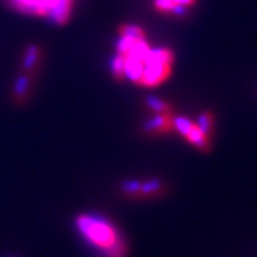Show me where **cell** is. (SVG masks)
<instances>
[{
	"label": "cell",
	"mask_w": 257,
	"mask_h": 257,
	"mask_svg": "<svg viewBox=\"0 0 257 257\" xmlns=\"http://www.w3.org/2000/svg\"><path fill=\"white\" fill-rule=\"evenodd\" d=\"M117 56L123 62V77L153 87L170 76L175 55L166 47L152 49L146 42L143 29L135 25L120 28Z\"/></svg>",
	"instance_id": "6da1fadb"
},
{
	"label": "cell",
	"mask_w": 257,
	"mask_h": 257,
	"mask_svg": "<svg viewBox=\"0 0 257 257\" xmlns=\"http://www.w3.org/2000/svg\"><path fill=\"white\" fill-rule=\"evenodd\" d=\"M74 226L82 237L97 250L99 257H128V244L110 219L100 214L76 216Z\"/></svg>",
	"instance_id": "7a4b0ae2"
},
{
	"label": "cell",
	"mask_w": 257,
	"mask_h": 257,
	"mask_svg": "<svg viewBox=\"0 0 257 257\" xmlns=\"http://www.w3.org/2000/svg\"><path fill=\"white\" fill-rule=\"evenodd\" d=\"M74 0H8L12 9L32 16L46 18L64 25L72 16Z\"/></svg>",
	"instance_id": "3957f363"
},
{
	"label": "cell",
	"mask_w": 257,
	"mask_h": 257,
	"mask_svg": "<svg viewBox=\"0 0 257 257\" xmlns=\"http://www.w3.org/2000/svg\"><path fill=\"white\" fill-rule=\"evenodd\" d=\"M167 189L163 182L159 179H147V180H124L120 184L121 196L130 200H150L165 196Z\"/></svg>",
	"instance_id": "277c9868"
},
{
	"label": "cell",
	"mask_w": 257,
	"mask_h": 257,
	"mask_svg": "<svg viewBox=\"0 0 257 257\" xmlns=\"http://www.w3.org/2000/svg\"><path fill=\"white\" fill-rule=\"evenodd\" d=\"M196 0H155V8L160 12L173 13L182 18L187 15V8L194 5Z\"/></svg>",
	"instance_id": "5b68a950"
},
{
	"label": "cell",
	"mask_w": 257,
	"mask_h": 257,
	"mask_svg": "<svg viewBox=\"0 0 257 257\" xmlns=\"http://www.w3.org/2000/svg\"><path fill=\"white\" fill-rule=\"evenodd\" d=\"M173 127V117H170V113H155V117L146 123V128L149 133L162 135L169 132Z\"/></svg>",
	"instance_id": "8992f818"
},
{
	"label": "cell",
	"mask_w": 257,
	"mask_h": 257,
	"mask_svg": "<svg viewBox=\"0 0 257 257\" xmlns=\"http://www.w3.org/2000/svg\"><path fill=\"white\" fill-rule=\"evenodd\" d=\"M184 138L187 139L193 146L197 147L199 150H207L210 147L209 138L203 133L200 128L197 127L196 123H192V126L189 127V130L184 133Z\"/></svg>",
	"instance_id": "52a82bcc"
},
{
	"label": "cell",
	"mask_w": 257,
	"mask_h": 257,
	"mask_svg": "<svg viewBox=\"0 0 257 257\" xmlns=\"http://www.w3.org/2000/svg\"><path fill=\"white\" fill-rule=\"evenodd\" d=\"M196 124H197V127L200 128L207 138H210L211 128H213V114H211L210 111H204V113H202L199 116Z\"/></svg>",
	"instance_id": "ba28073f"
},
{
	"label": "cell",
	"mask_w": 257,
	"mask_h": 257,
	"mask_svg": "<svg viewBox=\"0 0 257 257\" xmlns=\"http://www.w3.org/2000/svg\"><path fill=\"white\" fill-rule=\"evenodd\" d=\"M147 103H149V106L152 107V110L155 111V113H170V109H169L167 103L157 99V97H149Z\"/></svg>",
	"instance_id": "9c48e42d"
},
{
	"label": "cell",
	"mask_w": 257,
	"mask_h": 257,
	"mask_svg": "<svg viewBox=\"0 0 257 257\" xmlns=\"http://www.w3.org/2000/svg\"><path fill=\"white\" fill-rule=\"evenodd\" d=\"M37 60H39V49L36 46H30L26 53V57H25V69H28V70L32 69Z\"/></svg>",
	"instance_id": "30bf717a"
},
{
	"label": "cell",
	"mask_w": 257,
	"mask_h": 257,
	"mask_svg": "<svg viewBox=\"0 0 257 257\" xmlns=\"http://www.w3.org/2000/svg\"><path fill=\"white\" fill-rule=\"evenodd\" d=\"M26 86H28V79H22V80H19L18 82V90L19 93H23L26 92Z\"/></svg>",
	"instance_id": "8fae6325"
}]
</instances>
